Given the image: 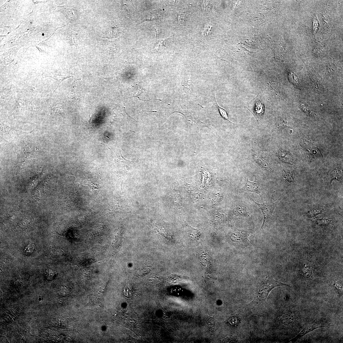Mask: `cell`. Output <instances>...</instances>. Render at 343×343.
<instances>
[{"instance_id":"obj_1","label":"cell","mask_w":343,"mask_h":343,"mask_svg":"<svg viewBox=\"0 0 343 343\" xmlns=\"http://www.w3.org/2000/svg\"><path fill=\"white\" fill-rule=\"evenodd\" d=\"M279 286L290 287L288 284L276 281L271 276H266L257 285L255 298L260 302H265L271 291L275 288Z\"/></svg>"},{"instance_id":"obj_2","label":"cell","mask_w":343,"mask_h":343,"mask_svg":"<svg viewBox=\"0 0 343 343\" xmlns=\"http://www.w3.org/2000/svg\"><path fill=\"white\" fill-rule=\"evenodd\" d=\"M231 241L237 245L241 246H247L249 243L248 233L243 230H240L235 227L234 231L231 236Z\"/></svg>"},{"instance_id":"obj_3","label":"cell","mask_w":343,"mask_h":343,"mask_svg":"<svg viewBox=\"0 0 343 343\" xmlns=\"http://www.w3.org/2000/svg\"><path fill=\"white\" fill-rule=\"evenodd\" d=\"M253 201L260 208L263 215V221L261 228L263 229L265 227L266 222L270 218L274 212L276 206V202L271 205L266 204L265 203L263 204H259L253 200Z\"/></svg>"},{"instance_id":"obj_4","label":"cell","mask_w":343,"mask_h":343,"mask_svg":"<svg viewBox=\"0 0 343 343\" xmlns=\"http://www.w3.org/2000/svg\"><path fill=\"white\" fill-rule=\"evenodd\" d=\"M324 327V325L321 322L313 321L308 324L303 328L295 337L293 338L290 342H295L302 338L305 334L310 332L317 328Z\"/></svg>"},{"instance_id":"obj_5","label":"cell","mask_w":343,"mask_h":343,"mask_svg":"<svg viewBox=\"0 0 343 343\" xmlns=\"http://www.w3.org/2000/svg\"><path fill=\"white\" fill-rule=\"evenodd\" d=\"M243 189L246 192L257 193L262 198L263 190L260 184L257 181L251 182L248 179Z\"/></svg>"},{"instance_id":"obj_6","label":"cell","mask_w":343,"mask_h":343,"mask_svg":"<svg viewBox=\"0 0 343 343\" xmlns=\"http://www.w3.org/2000/svg\"><path fill=\"white\" fill-rule=\"evenodd\" d=\"M185 229L190 236L191 239L195 241H198L202 237V233L199 230L191 227L185 221Z\"/></svg>"},{"instance_id":"obj_7","label":"cell","mask_w":343,"mask_h":343,"mask_svg":"<svg viewBox=\"0 0 343 343\" xmlns=\"http://www.w3.org/2000/svg\"><path fill=\"white\" fill-rule=\"evenodd\" d=\"M278 156L280 159L283 162L291 164H294L293 157L290 153L283 150L279 151Z\"/></svg>"},{"instance_id":"obj_8","label":"cell","mask_w":343,"mask_h":343,"mask_svg":"<svg viewBox=\"0 0 343 343\" xmlns=\"http://www.w3.org/2000/svg\"><path fill=\"white\" fill-rule=\"evenodd\" d=\"M252 158L258 165L266 171L271 172L272 169L269 163L263 158H259L256 154H252Z\"/></svg>"},{"instance_id":"obj_9","label":"cell","mask_w":343,"mask_h":343,"mask_svg":"<svg viewBox=\"0 0 343 343\" xmlns=\"http://www.w3.org/2000/svg\"><path fill=\"white\" fill-rule=\"evenodd\" d=\"M233 212L234 215L239 217V218H247L249 216V213L243 207H237L234 209Z\"/></svg>"},{"instance_id":"obj_10","label":"cell","mask_w":343,"mask_h":343,"mask_svg":"<svg viewBox=\"0 0 343 343\" xmlns=\"http://www.w3.org/2000/svg\"><path fill=\"white\" fill-rule=\"evenodd\" d=\"M328 175L330 179V184L334 179L339 181L342 177V169L336 168L330 171L328 173Z\"/></svg>"},{"instance_id":"obj_11","label":"cell","mask_w":343,"mask_h":343,"mask_svg":"<svg viewBox=\"0 0 343 343\" xmlns=\"http://www.w3.org/2000/svg\"><path fill=\"white\" fill-rule=\"evenodd\" d=\"M323 211V209L321 208H311L308 209L306 213V215L308 218H313L321 214Z\"/></svg>"},{"instance_id":"obj_12","label":"cell","mask_w":343,"mask_h":343,"mask_svg":"<svg viewBox=\"0 0 343 343\" xmlns=\"http://www.w3.org/2000/svg\"><path fill=\"white\" fill-rule=\"evenodd\" d=\"M302 272L304 277H310L312 274V270L311 267L307 264H305L302 267Z\"/></svg>"},{"instance_id":"obj_13","label":"cell","mask_w":343,"mask_h":343,"mask_svg":"<svg viewBox=\"0 0 343 343\" xmlns=\"http://www.w3.org/2000/svg\"><path fill=\"white\" fill-rule=\"evenodd\" d=\"M283 177L285 180L289 183H294L295 182L294 176L290 172L284 171Z\"/></svg>"},{"instance_id":"obj_14","label":"cell","mask_w":343,"mask_h":343,"mask_svg":"<svg viewBox=\"0 0 343 343\" xmlns=\"http://www.w3.org/2000/svg\"><path fill=\"white\" fill-rule=\"evenodd\" d=\"M276 126L278 130L286 128H290L286 120L282 119H279L276 124Z\"/></svg>"},{"instance_id":"obj_15","label":"cell","mask_w":343,"mask_h":343,"mask_svg":"<svg viewBox=\"0 0 343 343\" xmlns=\"http://www.w3.org/2000/svg\"><path fill=\"white\" fill-rule=\"evenodd\" d=\"M215 100L217 105V107L218 108L220 114L221 116L225 120L228 121L229 122L234 123L233 122H231V121L229 120L227 112L223 108L219 106V104H218V103H217L216 102V99Z\"/></svg>"},{"instance_id":"obj_16","label":"cell","mask_w":343,"mask_h":343,"mask_svg":"<svg viewBox=\"0 0 343 343\" xmlns=\"http://www.w3.org/2000/svg\"><path fill=\"white\" fill-rule=\"evenodd\" d=\"M288 78L291 82L297 86H300L298 76L293 73H291L288 75Z\"/></svg>"},{"instance_id":"obj_17","label":"cell","mask_w":343,"mask_h":343,"mask_svg":"<svg viewBox=\"0 0 343 343\" xmlns=\"http://www.w3.org/2000/svg\"><path fill=\"white\" fill-rule=\"evenodd\" d=\"M57 274L55 271L53 270H48L45 273V277L49 281H52L55 278Z\"/></svg>"},{"instance_id":"obj_18","label":"cell","mask_w":343,"mask_h":343,"mask_svg":"<svg viewBox=\"0 0 343 343\" xmlns=\"http://www.w3.org/2000/svg\"><path fill=\"white\" fill-rule=\"evenodd\" d=\"M316 221L319 225L328 226L331 223V220L328 219L323 218L316 219Z\"/></svg>"},{"instance_id":"obj_19","label":"cell","mask_w":343,"mask_h":343,"mask_svg":"<svg viewBox=\"0 0 343 343\" xmlns=\"http://www.w3.org/2000/svg\"><path fill=\"white\" fill-rule=\"evenodd\" d=\"M333 285L335 287L339 293L341 294H342L343 293V286L342 283L340 282H336L332 283Z\"/></svg>"},{"instance_id":"obj_20","label":"cell","mask_w":343,"mask_h":343,"mask_svg":"<svg viewBox=\"0 0 343 343\" xmlns=\"http://www.w3.org/2000/svg\"><path fill=\"white\" fill-rule=\"evenodd\" d=\"M319 26V24L318 20L316 16H315L314 17V21H313V30L314 31V34L315 35L316 34L318 31Z\"/></svg>"},{"instance_id":"obj_21","label":"cell","mask_w":343,"mask_h":343,"mask_svg":"<svg viewBox=\"0 0 343 343\" xmlns=\"http://www.w3.org/2000/svg\"><path fill=\"white\" fill-rule=\"evenodd\" d=\"M158 17L157 14L155 13L150 14L148 15L146 18L144 19V21L147 20H151L153 19H158Z\"/></svg>"},{"instance_id":"obj_22","label":"cell","mask_w":343,"mask_h":343,"mask_svg":"<svg viewBox=\"0 0 343 343\" xmlns=\"http://www.w3.org/2000/svg\"><path fill=\"white\" fill-rule=\"evenodd\" d=\"M138 98L140 100H143V101H149V100H159V101H161L162 102H164L165 103H166L167 104H168L169 105H170V104H168V103H166L164 102H163V101H162V100H161V99H149V100H144L143 99H141L140 98H139L138 97Z\"/></svg>"},{"instance_id":"obj_23","label":"cell","mask_w":343,"mask_h":343,"mask_svg":"<svg viewBox=\"0 0 343 343\" xmlns=\"http://www.w3.org/2000/svg\"><path fill=\"white\" fill-rule=\"evenodd\" d=\"M157 112V111H141V112H140L139 113H140V112Z\"/></svg>"},{"instance_id":"obj_24","label":"cell","mask_w":343,"mask_h":343,"mask_svg":"<svg viewBox=\"0 0 343 343\" xmlns=\"http://www.w3.org/2000/svg\"><path fill=\"white\" fill-rule=\"evenodd\" d=\"M42 299H43L42 298H40H40H39L38 299V300L39 301H41L42 300Z\"/></svg>"},{"instance_id":"obj_25","label":"cell","mask_w":343,"mask_h":343,"mask_svg":"<svg viewBox=\"0 0 343 343\" xmlns=\"http://www.w3.org/2000/svg\"><path fill=\"white\" fill-rule=\"evenodd\" d=\"M42 35H43V36H44V33H43V34H42Z\"/></svg>"},{"instance_id":"obj_26","label":"cell","mask_w":343,"mask_h":343,"mask_svg":"<svg viewBox=\"0 0 343 343\" xmlns=\"http://www.w3.org/2000/svg\"><path fill=\"white\" fill-rule=\"evenodd\" d=\"M31 23H32V22H31Z\"/></svg>"}]
</instances>
